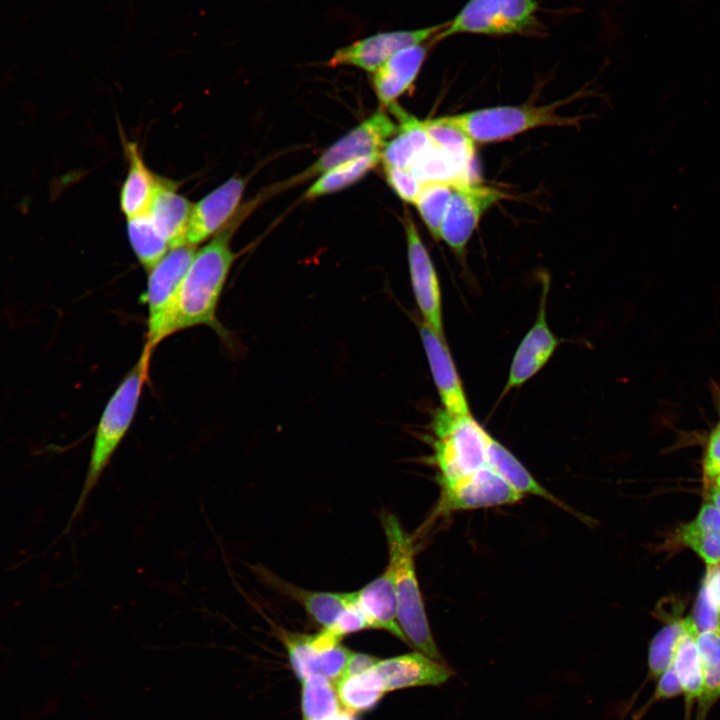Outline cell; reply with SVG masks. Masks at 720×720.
<instances>
[{
  "label": "cell",
  "instance_id": "1",
  "mask_svg": "<svg viewBox=\"0 0 720 720\" xmlns=\"http://www.w3.org/2000/svg\"><path fill=\"white\" fill-rule=\"evenodd\" d=\"M231 230L218 233L196 251L180 286L172 335L197 326H208L224 341L230 336L217 318V307L236 258Z\"/></svg>",
  "mask_w": 720,
  "mask_h": 720
},
{
  "label": "cell",
  "instance_id": "2",
  "mask_svg": "<svg viewBox=\"0 0 720 720\" xmlns=\"http://www.w3.org/2000/svg\"><path fill=\"white\" fill-rule=\"evenodd\" d=\"M152 352L147 346H143L137 362L121 380L102 411L95 430L86 475L66 526L67 530L82 513L89 495L132 425L148 378Z\"/></svg>",
  "mask_w": 720,
  "mask_h": 720
},
{
  "label": "cell",
  "instance_id": "3",
  "mask_svg": "<svg viewBox=\"0 0 720 720\" xmlns=\"http://www.w3.org/2000/svg\"><path fill=\"white\" fill-rule=\"evenodd\" d=\"M381 522L389 549L388 566L393 574L399 626L408 642L419 652L442 662L429 628L416 576L413 540L395 515L383 513Z\"/></svg>",
  "mask_w": 720,
  "mask_h": 720
},
{
  "label": "cell",
  "instance_id": "4",
  "mask_svg": "<svg viewBox=\"0 0 720 720\" xmlns=\"http://www.w3.org/2000/svg\"><path fill=\"white\" fill-rule=\"evenodd\" d=\"M433 463L439 486L457 482L489 467L490 434L472 417L438 410L432 422ZM490 468V467H489Z\"/></svg>",
  "mask_w": 720,
  "mask_h": 720
},
{
  "label": "cell",
  "instance_id": "5",
  "mask_svg": "<svg viewBox=\"0 0 720 720\" xmlns=\"http://www.w3.org/2000/svg\"><path fill=\"white\" fill-rule=\"evenodd\" d=\"M566 99L548 105H504L487 107L461 114L445 116L475 144H487L511 139L526 131L541 127L578 126L583 117L563 116L557 108Z\"/></svg>",
  "mask_w": 720,
  "mask_h": 720
},
{
  "label": "cell",
  "instance_id": "6",
  "mask_svg": "<svg viewBox=\"0 0 720 720\" xmlns=\"http://www.w3.org/2000/svg\"><path fill=\"white\" fill-rule=\"evenodd\" d=\"M539 10L537 0H467L435 36L434 42L460 34L489 37L543 35Z\"/></svg>",
  "mask_w": 720,
  "mask_h": 720
},
{
  "label": "cell",
  "instance_id": "7",
  "mask_svg": "<svg viewBox=\"0 0 720 720\" xmlns=\"http://www.w3.org/2000/svg\"><path fill=\"white\" fill-rule=\"evenodd\" d=\"M195 253L193 246L173 248L148 271L147 287L142 298L148 312L144 345L151 351L172 335L179 289Z\"/></svg>",
  "mask_w": 720,
  "mask_h": 720
},
{
  "label": "cell",
  "instance_id": "8",
  "mask_svg": "<svg viewBox=\"0 0 720 720\" xmlns=\"http://www.w3.org/2000/svg\"><path fill=\"white\" fill-rule=\"evenodd\" d=\"M506 197L502 190L479 180L455 185L441 226L440 239L458 255H463L481 217Z\"/></svg>",
  "mask_w": 720,
  "mask_h": 720
},
{
  "label": "cell",
  "instance_id": "9",
  "mask_svg": "<svg viewBox=\"0 0 720 720\" xmlns=\"http://www.w3.org/2000/svg\"><path fill=\"white\" fill-rule=\"evenodd\" d=\"M396 131L397 125L390 116L384 111H378L328 147L310 167L295 177L293 181L300 183L322 175L347 161L381 153Z\"/></svg>",
  "mask_w": 720,
  "mask_h": 720
},
{
  "label": "cell",
  "instance_id": "10",
  "mask_svg": "<svg viewBox=\"0 0 720 720\" xmlns=\"http://www.w3.org/2000/svg\"><path fill=\"white\" fill-rule=\"evenodd\" d=\"M446 24L378 32L337 49L328 66H353L372 73L400 50L434 40Z\"/></svg>",
  "mask_w": 720,
  "mask_h": 720
},
{
  "label": "cell",
  "instance_id": "11",
  "mask_svg": "<svg viewBox=\"0 0 720 720\" xmlns=\"http://www.w3.org/2000/svg\"><path fill=\"white\" fill-rule=\"evenodd\" d=\"M436 515L512 505L524 496L491 468H483L468 477L440 487Z\"/></svg>",
  "mask_w": 720,
  "mask_h": 720
},
{
  "label": "cell",
  "instance_id": "12",
  "mask_svg": "<svg viewBox=\"0 0 720 720\" xmlns=\"http://www.w3.org/2000/svg\"><path fill=\"white\" fill-rule=\"evenodd\" d=\"M411 285L423 322L444 335L439 279L409 211L403 215Z\"/></svg>",
  "mask_w": 720,
  "mask_h": 720
},
{
  "label": "cell",
  "instance_id": "13",
  "mask_svg": "<svg viewBox=\"0 0 720 720\" xmlns=\"http://www.w3.org/2000/svg\"><path fill=\"white\" fill-rule=\"evenodd\" d=\"M244 189L245 181L232 177L194 204L185 244L195 247L221 230L237 211Z\"/></svg>",
  "mask_w": 720,
  "mask_h": 720
},
{
  "label": "cell",
  "instance_id": "14",
  "mask_svg": "<svg viewBox=\"0 0 720 720\" xmlns=\"http://www.w3.org/2000/svg\"><path fill=\"white\" fill-rule=\"evenodd\" d=\"M547 286L543 289L538 315L519 343L513 356L505 392L520 387L537 374L549 361L559 345L546 317Z\"/></svg>",
  "mask_w": 720,
  "mask_h": 720
},
{
  "label": "cell",
  "instance_id": "15",
  "mask_svg": "<svg viewBox=\"0 0 720 720\" xmlns=\"http://www.w3.org/2000/svg\"><path fill=\"white\" fill-rule=\"evenodd\" d=\"M419 333L442 409L451 415L469 414L462 382L444 335L437 333L424 322L419 325Z\"/></svg>",
  "mask_w": 720,
  "mask_h": 720
},
{
  "label": "cell",
  "instance_id": "16",
  "mask_svg": "<svg viewBox=\"0 0 720 720\" xmlns=\"http://www.w3.org/2000/svg\"><path fill=\"white\" fill-rule=\"evenodd\" d=\"M434 40L406 47L371 73V83L383 107H389L413 87Z\"/></svg>",
  "mask_w": 720,
  "mask_h": 720
},
{
  "label": "cell",
  "instance_id": "17",
  "mask_svg": "<svg viewBox=\"0 0 720 720\" xmlns=\"http://www.w3.org/2000/svg\"><path fill=\"white\" fill-rule=\"evenodd\" d=\"M386 691L440 685L452 675V670L421 652L379 660L374 665Z\"/></svg>",
  "mask_w": 720,
  "mask_h": 720
},
{
  "label": "cell",
  "instance_id": "18",
  "mask_svg": "<svg viewBox=\"0 0 720 720\" xmlns=\"http://www.w3.org/2000/svg\"><path fill=\"white\" fill-rule=\"evenodd\" d=\"M355 601L369 628L382 629L408 642L397 619V599L389 566L377 578L355 592Z\"/></svg>",
  "mask_w": 720,
  "mask_h": 720
},
{
  "label": "cell",
  "instance_id": "19",
  "mask_svg": "<svg viewBox=\"0 0 720 720\" xmlns=\"http://www.w3.org/2000/svg\"><path fill=\"white\" fill-rule=\"evenodd\" d=\"M252 569L267 584L299 602L306 612L320 624L323 629L332 627L339 616L355 599V592L309 591L281 580L262 566H254Z\"/></svg>",
  "mask_w": 720,
  "mask_h": 720
},
{
  "label": "cell",
  "instance_id": "20",
  "mask_svg": "<svg viewBox=\"0 0 720 720\" xmlns=\"http://www.w3.org/2000/svg\"><path fill=\"white\" fill-rule=\"evenodd\" d=\"M388 108L397 118L398 125L396 133L381 151V162L383 166L409 169L430 147V138L424 121L410 115L397 103Z\"/></svg>",
  "mask_w": 720,
  "mask_h": 720
},
{
  "label": "cell",
  "instance_id": "21",
  "mask_svg": "<svg viewBox=\"0 0 720 720\" xmlns=\"http://www.w3.org/2000/svg\"><path fill=\"white\" fill-rule=\"evenodd\" d=\"M193 204L178 194L173 185L161 182L148 213L170 249L184 246Z\"/></svg>",
  "mask_w": 720,
  "mask_h": 720
},
{
  "label": "cell",
  "instance_id": "22",
  "mask_svg": "<svg viewBox=\"0 0 720 720\" xmlns=\"http://www.w3.org/2000/svg\"><path fill=\"white\" fill-rule=\"evenodd\" d=\"M675 544L695 552L710 570L720 564V510L706 503L696 518L678 527L673 535Z\"/></svg>",
  "mask_w": 720,
  "mask_h": 720
},
{
  "label": "cell",
  "instance_id": "23",
  "mask_svg": "<svg viewBox=\"0 0 720 720\" xmlns=\"http://www.w3.org/2000/svg\"><path fill=\"white\" fill-rule=\"evenodd\" d=\"M274 633L284 645L290 665L303 681L318 674L320 657L326 648L340 642V638L327 629L313 635L296 633L274 626Z\"/></svg>",
  "mask_w": 720,
  "mask_h": 720
},
{
  "label": "cell",
  "instance_id": "24",
  "mask_svg": "<svg viewBox=\"0 0 720 720\" xmlns=\"http://www.w3.org/2000/svg\"><path fill=\"white\" fill-rule=\"evenodd\" d=\"M126 153L129 169L121 188L120 206L129 219L148 212L160 179L146 167L136 143H127Z\"/></svg>",
  "mask_w": 720,
  "mask_h": 720
},
{
  "label": "cell",
  "instance_id": "25",
  "mask_svg": "<svg viewBox=\"0 0 720 720\" xmlns=\"http://www.w3.org/2000/svg\"><path fill=\"white\" fill-rule=\"evenodd\" d=\"M697 635L690 616L685 618V629L672 663L682 686L685 702L684 720H691L693 705L698 701L703 686V669L696 642Z\"/></svg>",
  "mask_w": 720,
  "mask_h": 720
},
{
  "label": "cell",
  "instance_id": "26",
  "mask_svg": "<svg viewBox=\"0 0 720 720\" xmlns=\"http://www.w3.org/2000/svg\"><path fill=\"white\" fill-rule=\"evenodd\" d=\"M488 465L524 497L526 495L538 496L568 512H573L565 503L543 487L524 465L492 436L488 443Z\"/></svg>",
  "mask_w": 720,
  "mask_h": 720
},
{
  "label": "cell",
  "instance_id": "27",
  "mask_svg": "<svg viewBox=\"0 0 720 720\" xmlns=\"http://www.w3.org/2000/svg\"><path fill=\"white\" fill-rule=\"evenodd\" d=\"M702 669L703 686L696 702L695 720H706L714 704L720 699V631H705L696 638Z\"/></svg>",
  "mask_w": 720,
  "mask_h": 720
},
{
  "label": "cell",
  "instance_id": "28",
  "mask_svg": "<svg viewBox=\"0 0 720 720\" xmlns=\"http://www.w3.org/2000/svg\"><path fill=\"white\" fill-rule=\"evenodd\" d=\"M336 688L341 705L352 713L371 709L385 693L374 666L359 674L343 676L336 683Z\"/></svg>",
  "mask_w": 720,
  "mask_h": 720
},
{
  "label": "cell",
  "instance_id": "29",
  "mask_svg": "<svg viewBox=\"0 0 720 720\" xmlns=\"http://www.w3.org/2000/svg\"><path fill=\"white\" fill-rule=\"evenodd\" d=\"M381 162V153L359 157L323 173L307 189L304 198L314 199L338 192L356 183Z\"/></svg>",
  "mask_w": 720,
  "mask_h": 720
},
{
  "label": "cell",
  "instance_id": "30",
  "mask_svg": "<svg viewBox=\"0 0 720 720\" xmlns=\"http://www.w3.org/2000/svg\"><path fill=\"white\" fill-rule=\"evenodd\" d=\"M127 231L137 259L147 271L171 250L148 212L129 218Z\"/></svg>",
  "mask_w": 720,
  "mask_h": 720
},
{
  "label": "cell",
  "instance_id": "31",
  "mask_svg": "<svg viewBox=\"0 0 720 720\" xmlns=\"http://www.w3.org/2000/svg\"><path fill=\"white\" fill-rule=\"evenodd\" d=\"M302 684L304 720H329L341 710L335 683L314 674L304 679Z\"/></svg>",
  "mask_w": 720,
  "mask_h": 720
},
{
  "label": "cell",
  "instance_id": "32",
  "mask_svg": "<svg viewBox=\"0 0 720 720\" xmlns=\"http://www.w3.org/2000/svg\"><path fill=\"white\" fill-rule=\"evenodd\" d=\"M431 143L462 164L474 168L475 143L444 117L424 121Z\"/></svg>",
  "mask_w": 720,
  "mask_h": 720
},
{
  "label": "cell",
  "instance_id": "33",
  "mask_svg": "<svg viewBox=\"0 0 720 720\" xmlns=\"http://www.w3.org/2000/svg\"><path fill=\"white\" fill-rule=\"evenodd\" d=\"M454 186L447 182L424 183L413 203L426 227L436 239L440 238L441 226Z\"/></svg>",
  "mask_w": 720,
  "mask_h": 720
},
{
  "label": "cell",
  "instance_id": "34",
  "mask_svg": "<svg viewBox=\"0 0 720 720\" xmlns=\"http://www.w3.org/2000/svg\"><path fill=\"white\" fill-rule=\"evenodd\" d=\"M685 619H673L653 637L648 653V679H658L673 663Z\"/></svg>",
  "mask_w": 720,
  "mask_h": 720
},
{
  "label": "cell",
  "instance_id": "35",
  "mask_svg": "<svg viewBox=\"0 0 720 720\" xmlns=\"http://www.w3.org/2000/svg\"><path fill=\"white\" fill-rule=\"evenodd\" d=\"M697 633L720 631V608L705 580L699 590L693 615L690 616Z\"/></svg>",
  "mask_w": 720,
  "mask_h": 720
},
{
  "label": "cell",
  "instance_id": "36",
  "mask_svg": "<svg viewBox=\"0 0 720 720\" xmlns=\"http://www.w3.org/2000/svg\"><path fill=\"white\" fill-rule=\"evenodd\" d=\"M385 179L392 190L407 203H414L422 183L407 169L383 166Z\"/></svg>",
  "mask_w": 720,
  "mask_h": 720
},
{
  "label": "cell",
  "instance_id": "37",
  "mask_svg": "<svg viewBox=\"0 0 720 720\" xmlns=\"http://www.w3.org/2000/svg\"><path fill=\"white\" fill-rule=\"evenodd\" d=\"M705 483L720 474V416L709 434L703 455Z\"/></svg>",
  "mask_w": 720,
  "mask_h": 720
},
{
  "label": "cell",
  "instance_id": "38",
  "mask_svg": "<svg viewBox=\"0 0 720 720\" xmlns=\"http://www.w3.org/2000/svg\"><path fill=\"white\" fill-rule=\"evenodd\" d=\"M368 628L369 624L354 599L353 603L349 605L346 610L339 616L335 624L332 627L326 629H328L342 639V637L346 634L358 632Z\"/></svg>",
  "mask_w": 720,
  "mask_h": 720
},
{
  "label": "cell",
  "instance_id": "39",
  "mask_svg": "<svg viewBox=\"0 0 720 720\" xmlns=\"http://www.w3.org/2000/svg\"><path fill=\"white\" fill-rule=\"evenodd\" d=\"M657 681L655 692L649 704L655 701L671 699L682 694V686L673 665H671Z\"/></svg>",
  "mask_w": 720,
  "mask_h": 720
},
{
  "label": "cell",
  "instance_id": "40",
  "mask_svg": "<svg viewBox=\"0 0 720 720\" xmlns=\"http://www.w3.org/2000/svg\"><path fill=\"white\" fill-rule=\"evenodd\" d=\"M378 661L379 659L374 656L352 652L348 659V663L343 676L355 675L365 672L371 669Z\"/></svg>",
  "mask_w": 720,
  "mask_h": 720
},
{
  "label": "cell",
  "instance_id": "41",
  "mask_svg": "<svg viewBox=\"0 0 720 720\" xmlns=\"http://www.w3.org/2000/svg\"><path fill=\"white\" fill-rule=\"evenodd\" d=\"M704 580L720 608V566L707 570Z\"/></svg>",
  "mask_w": 720,
  "mask_h": 720
},
{
  "label": "cell",
  "instance_id": "42",
  "mask_svg": "<svg viewBox=\"0 0 720 720\" xmlns=\"http://www.w3.org/2000/svg\"><path fill=\"white\" fill-rule=\"evenodd\" d=\"M706 490L707 499L720 510V490L712 487H707Z\"/></svg>",
  "mask_w": 720,
  "mask_h": 720
},
{
  "label": "cell",
  "instance_id": "43",
  "mask_svg": "<svg viewBox=\"0 0 720 720\" xmlns=\"http://www.w3.org/2000/svg\"><path fill=\"white\" fill-rule=\"evenodd\" d=\"M353 714L354 713L344 709V710H340L336 715H334L329 720H355Z\"/></svg>",
  "mask_w": 720,
  "mask_h": 720
},
{
  "label": "cell",
  "instance_id": "44",
  "mask_svg": "<svg viewBox=\"0 0 720 720\" xmlns=\"http://www.w3.org/2000/svg\"><path fill=\"white\" fill-rule=\"evenodd\" d=\"M705 484H706V488L712 487V488L720 490V474L718 476H716L713 480H711L710 482L705 483Z\"/></svg>",
  "mask_w": 720,
  "mask_h": 720
}]
</instances>
